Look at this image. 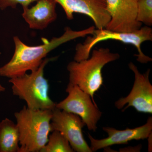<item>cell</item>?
Wrapping results in <instances>:
<instances>
[{
	"instance_id": "obj_1",
	"label": "cell",
	"mask_w": 152,
	"mask_h": 152,
	"mask_svg": "<svg viewBox=\"0 0 152 152\" xmlns=\"http://www.w3.org/2000/svg\"><path fill=\"white\" fill-rule=\"evenodd\" d=\"M95 29L94 26L78 31L66 27L60 37L53 38L50 40L42 38L43 44L32 46L24 43L18 37L15 36L14 54L8 62L0 67V76L10 79L23 75L28 71L34 70L54 49L75 39L93 35Z\"/></svg>"
},
{
	"instance_id": "obj_2",
	"label": "cell",
	"mask_w": 152,
	"mask_h": 152,
	"mask_svg": "<svg viewBox=\"0 0 152 152\" xmlns=\"http://www.w3.org/2000/svg\"><path fill=\"white\" fill-rule=\"evenodd\" d=\"M120 58L118 53H112L107 48L94 50L91 57L87 59L69 63L67 69L69 73V83L77 85L88 94L93 102L96 104L94 95L103 84L102 70L106 64Z\"/></svg>"
},
{
	"instance_id": "obj_3",
	"label": "cell",
	"mask_w": 152,
	"mask_h": 152,
	"mask_svg": "<svg viewBox=\"0 0 152 152\" xmlns=\"http://www.w3.org/2000/svg\"><path fill=\"white\" fill-rule=\"evenodd\" d=\"M52 110H34L24 106L14 114L19 133V152H40L48 140Z\"/></svg>"
},
{
	"instance_id": "obj_4",
	"label": "cell",
	"mask_w": 152,
	"mask_h": 152,
	"mask_svg": "<svg viewBox=\"0 0 152 152\" xmlns=\"http://www.w3.org/2000/svg\"><path fill=\"white\" fill-rule=\"evenodd\" d=\"M51 60L45 58L31 73L9 80L14 96L25 101L29 109L53 110L56 108V103L49 96L48 81L44 76L45 68Z\"/></svg>"
},
{
	"instance_id": "obj_5",
	"label": "cell",
	"mask_w": 152,
	"mask_h": 152,
	"mask_svg": "<svg viewBox=\"0 0 152 152\" xmlns=\"http://www.w3.org/2000/svg\"><path fill=\"white\" fill-rule=\"evenodd\" d=\"M92 37H88L83 43L76 45L74 60L76 61L87 59L95 45L103 41L113 40L134 46L138 54L136 55L137 61L142 64L152 61L151 58L146 56L141 50V45L146 41L152 40V29L145 26L131 32H121L110 31L106 28L95 29Z\"/></svg>"
},
{
	"instance_id": "obj_6",
	"label": "cell",
	"mask_w": 152,
	"mask_h": 152,
	"mask_svg": "<svg viewBox=\"0 0 152 152\" xmlns=\"http://www.w3.org/2000/svg\"><path fill=\"white\" fill-rule=\"evenodd\" d=\"M68 95L63 100L56 103L57 108L79 116L89 131L95 132L102 113L93 102L91 96L77 85L69 83L66 89Z\"/></svg>"
},
{
	"instance_id": "obj_7",
	"label": "cell",
	"mask_w": 152,
	"mask_h": 152,
	"mask_svg": "<svg viewBox=\"0 0 152 152\" xmlns=\"http://www.w3.org/2000/svg\"><path fill=\"white\" fill-rule=\"evenodd\" d=\"M129 67L134 74L132 88L127 96L116 102L115 106L120 110L126 105L123 112L129 107H133L139 113L152 114V86L149 78L150 69L142 74L134 63H130Z\"/></svg>"
},
{
	"instance_id": "obj_8",
	"label": "cell",
	"mask_w": 152,
	"mask_h": 152,
	"mask_svg": "<svg viewBox=\"0 0 152 152\" xmlns=\"http://www.w3.org/2000/svg\"><path fill=\"white\" fill-rule=\"evenodd\" d=\"M51 132H60L68 140L74 151L92 152L83 135V128L86 126L77 115L55 108L52 110Z\"/></svg>"
},
{
	"instance_id": "obj_9",
	"label": "cell",
	"mask_w": 152,
	"mask_h": 152,
	"mask_svg": "<svg viewBox=\"0 0 152 152\" xmlns=\"http://www.w3.org/2000/svg\"><path fill=\"white\" fill-rule=\"evenodd\" d=\"M110 20L105 28L121 32H131L142 27L137 20L135 0H106Z\"/></svg>"
},
{
	"instance_id": "obj_10",
	"label": "cell",
	"mask_w": 152,
	"mask_h": 152,
	"mask_svg": "<svg viewBox=\"0 0 152 152\" xmlns=\"http://www.w3.org/2000/svg\"><path fill=\"white\" fill-rule=\"evenodd\" d=\"M64 9L67 18L72 20L74 14L88 16L98 29L105 28L110 20L106 0H54Z\"/></svg>"
},
{
	"instance_id": "obj_11",
	"label": "cell",
	"mask_w": 152,
	"mask_h": 152,
	"mask_svg": "<svg viewBox=\"0 0 152 152\" xmlns=\"http://www.w3.org/2000/svg\"><path fill=\"white\" fill-rule=\"evenodd\" d=\"M102 129L108 135L106 138L98 140L88 134L91 142L90 148L92 152L113 145L126 144L134 140L148 138L152 132V118L149 117L145 124L134 129L127 128L124 130H119L110 127H103Z\"/></svg>"
},
{
	"instance_id": "obj_12",
	"label": "cell",
	"mask_w": 152,
	"mask_h": 152,
	"mask_svg": "<svg viewBox=\"0 0 152 152\" xmlns=\"http://www.w3.org/2000/svg\"><path fill=\"white\" fill-rule=\"evenodd\" d=\"M37 2L31 7H23L22 17L30 28L45 29L56 20L57 3L54 0H38Z\"/></svg>"
},
{
	"instance_id": "obj_13",
	"label": "cell",
	"mask_w": 152,
	"mask_h": 152,
	"mask_svg": "<svg viewBox=\"0 0 152 152\" xmlns=\"http://www.w3.org/2000/svg\"><path fill=\"white\" fill-rule=\"evenodd\" d=\"M20 137L16 124L8 118L0 122V152H19Z\"/></svg>"
},
{
	"instance_id": "obj_14",
	"label": "cell",
	"mask_w": 152,
	"mask_h": 152,
	"mask_svg": "<svg viewBox=\"0 0 152 152\" xmlns=\"http://www.w3.org/2000/svg\"><path fill=\"white\" fill-rule=\"evenodd\" d=\"M48 140L40 152H74L68 140L60 132H52Z\"/></svg>"
},
{
	"instance_id": "obj_15",
	"label": "cell",
	"mask_w": 152,
	"mask_h": 152,
	"mask_svg": "<svg viewBox=\"0 0 152 152\" xmlns=\"http://www.w3.org/2000/svg\"><path fill=\"white\" fill-rule=\"evenodd\" d=\"M137 19L146 26L152 25V0H137Z\"/></svg>"
},
{
	"instance_id": "obj_16",
	"label": "cell",
	"mask_w": 152,
	"mask_h": 152,
	"mask_svg": "<svg viewBox=\"0 0 152 152\" xmlns=\"http://www.w3.org/2000/svg\"><path fill=\"white\" fill-rule=\"evenodd\" d=\"M38 0H0V9L4 10L9 7L15 9L18 5L23 7H29L32 3Z\"/></svg>"
},
{
	"instance_id": "obj_17",
	"label": "cell",
	"mask_w": 152,
	"mask_h": 152,
	"mask_svg": "<svg viewBox=\"0 0 152 152\" xmlns=\"http://www.w3.org/2000/svg\"><path fill=\"white\" fill-rule=\"evenodd\" d=\"M148 151L149 152H152V133L148 138Z\"/></svg>"
},
{
	"instance_id": "obj_18",
	"label": "cell",
	"mask_w": 152,
	"mask_h": 152,
	"mask_svg": "<svg viewBox=\"0 0 152 152\" xmlns=\"http://www.w3.org/2000/svg\"><path fill=\"white\" fill-rule=\"evenodd\" d=\"M5 88L1 84V83H0V93L5 91Z\"/></svg>"
},
{
	"instance_id": "obj_19",
	"label": "cell",
	"mask_w": 152,
	"mask_h": 152,
	"mask_svg": "<svg viewBox=\"0 0 152 152\" xmlns=\"http://www.w3.org/2000/svg\"><path fill=\"white\" fill-rule=\"evenodd\" d=\"M135 1H137V0H135Z\"/></svg>"
}]
</instances>
